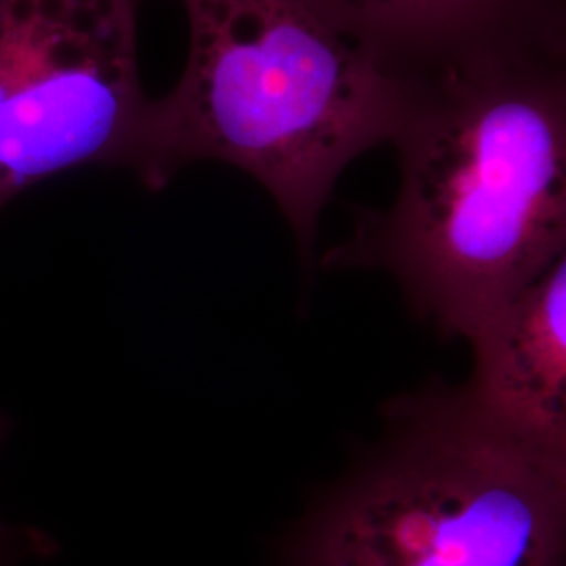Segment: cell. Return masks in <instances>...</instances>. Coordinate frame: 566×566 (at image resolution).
Segmentation results:
<instances>
[{
  "instance_id": "cell-1",
  "label": "cell",
  "mask_w": 566,
  "mask_h": 566,
  "mask_svg": "<svg viewBox=\"0 0 566 566\" xmlns=\"http://www.w3.org/2000/svg\"><path fill=\"white\" fill-rule=\"evenodd\" d=\"M565 53L485 51L418 78L390 139L395 203L327 264L382 269L424 322L468 340L566 256Z\"/></svg>"
},
{
  "instance_id": "cell-2",
  "label": "cell",
  "mask_w": 566,
  "mask_h": 566,
  "mask_svg": "<svg viewBox=\"0 0 566 566\" xmlns=\"http://www.w3.org/2000/svg\"><path fill=\"white\" fill-rule=\"evenodd\" d=\"M189 53L177 86L147 105L135 175L160 191L193 163L263 185L313 261L344 168L392 139L413 84L303 0H181Z\"/></svg>"
},
{
  "instance_id": "cell-3",
  "label": "cell",
  "mask_w": 566,
  "mask_h": 566,
  "mask_svg": "<svg viewBox=\"0 0 566 566\" xmlns=\"http://www.w3.org/2000/svg\"><path fill=\"white\" fill-rule=\"evenodd\" d=\"M566 462L491 422L465 386L397 407L317 507L292 566H565Z\"/></svg>"
},
{
  "instance_id": "cell-4",
  "label": "cell",
  "mask_w": 566,
  "mask_h": 566,
  "mask_svg": "<svg viewBox=\"0 0 566 566\" xmlns=\"http://www.w3.org/2000/svg\"><path fill=\"white\" fill-rule=\"evenodd\" d=\"M143 0H0V210L82 166L135 170Z\"/></svg>"
},
{
  "instance_id": "cell-5",
  "label": "cell",
  "mask_w": 566,
  "mask_h": 566,
  "mask_svg": "<svg viewBox=\"0 0 566 566\" xmlns=\"http://www.w3.org/2000/svg\"><path fill=\"white\" fill-rule=\"evenodd\" d=\"M468 343L472 401L518 441L566 462V256L489 315Z\"/></svg>"
},
{
  "instance_id": "cell-6",
  "label": "cell",
  "mask_w": 566,
  "mask_h": 566,
  "mask_svg": "<svg viewBox=\"0 0 566 566\" xmlns=\"http://www.w3.org/2000/svg\"><path fill=\"white\" fill-rule=\"evenodd\" d=\"M348 41L409 81L468 55L565 49V0H303Z\"/></svg>"
},
{
  "instance_id": "cell-7",
  "label": "cell",
  "mask_w": 566,
  "mask_h": 566,
  "mask_svg": "<svg viewBox=\"0 0 566 566\" xmlns=\"http://www.w3.org/2000/svg\"><path fill=\"white\" fill-rule=\"evenodd\" d=\"M51 539L36 528L7 526L0 523V566L32 554H49Z\"/></svg>"
},
{
  "instance_id": "cell-8",
  "label": "cell",
  "mask_w": 566,
  "mask_h": 566,
  "mask_svg": "<svg viewBox=\"0 0 566 566\" xmlns=\"http://www.w3.org/2000/svg\"><path fill=\"white\" fill-rule=\"evenodd\" d=\"M2 439H4V426L0 422V443H2Z\"/></svg>"
}]
</instances>
